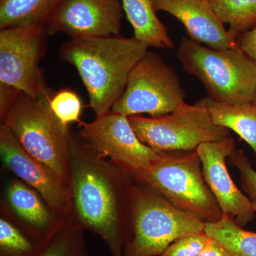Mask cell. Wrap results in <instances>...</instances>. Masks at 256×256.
Returning <instances> with one entry per match:
<instances>
[{"label":"cell","instance_id":"obj_1","mask_svg":"<svg viewBox=\"0 0 256 256\" xmlns=\"http://www.w3.org/2000/svg\"><path fill=\"white\" fill-rule=\"evenodd\" d=\"M148 50L136 37L116 35L70 38L60 46V57L76 69L98 117L111 111L133 67Z\"/></svg>","mask_w":256,"mask_h":256},{"label":"cell","instance_id":"obj_2","mask_svg":"<svg viewBox=\"0 0 256 256\" xmlns=\"http://www.w3.org/2000/svg\"><path fill=\"white\" fill-rule=\"evenodd\" d=\"M176 56L184 70L203 84L207 97L224 104H252L256 63L240 48L215 50L183 37Z\"/></svg>","mask_w":256,"mask_h":256},{"label":"cell","instance_id":"obj_3","mask_svg":"<svg viewBox=\"0 0 256 256\" xmlns=\"http://www.w3.org/2000/svg\"><path fill=\"white\" fill-rule=\"evenodd\" d=\"M136 176L174 206L205 224L218 222L223 216L205 181L196 150L162 152L149 168Z\"/></svg>","mask_w":256,"mask_h":256},{"label":"cell","instance_id":"obj_4","mask_svg":"<svg viewBox=\"0 0 256 256\" xmlns=\"http://www.w3.org/2000/svg\"><path fill=\"white\" fill-rule=\"evenodd\" d=\"M50 100L20 92L2 121L25 150L62 182L68 168L72 141L68 127L53 114Z\"/></svg>","mask_w":256,"mask_h":256},{"label":"cell","instance_id":"obj_5","mask_svg":"<svg viewBox=\"0 0 256 256\" xmlns=\"http://www.w3.org/2000/svg\"><path fill=\"white\" fill-rule=\"evenodd\" d=\"M133 216L134 234L124 256H160L175 240L204 232V222L153 190L134 193Z\"/></svg>","mask_w":256,"mask_h":256},{"label":"cell","instance_id":"obj_6","mask_svg":"<svg viewBox=\"0 0 256 256\" xmlns=\"http://www.w3.org/2000/svg\"><path fill=\"white\" fill-rule=\"evenodd\" d=\"M128 120L139 139L160 152L196 150L203 143L230 137L229 130L213 122L203 99L194 105L184 102L165 116H130Z\"/></svg>","mask_w":256,"mask_h":256},{"label":"cell","instance_id":"obj_7","mask_svg":"<svg viewBox=\"0 0 256 256\" xmlns=\"http://www.w3.org/2000/svg\"><path fill=\"white\" fill-rule=\"evenodd\" d=\"M186 92L176 72L158 54L148 52L134 65L124 94L111 111L130 116L159 117L184 102Z\"/></svg>","mask_w":256,"mask_h":256},{"label":"cell","instance_id":"obj_8","mask_svg":"<svg viewBox=\"0 0 256 256\" xmlns=\"http://www.w3.org/2000/svg\"><path fill=\"white\" fill-rule=\"evenodd\" d=\"M48 36L40 24L0 30V82L32 97H52L40 67Z\"/></svg>","mask_w":256,"mask_h":256},{"label":"cell","instance_id":"obj_9","mask_svg":"<svg viewBox=\"0 0 256 256\" xmlns=\"http://www.w3.org/2000/svg\"><path fill=\"white\" fill-rule=\"evenodd\" d=\"M74 194L82 223L98 234L114 256H122V239L114 190L108 178L92 165L76 163Z\"/></svg>","mask_w":256,"mask_h":256},{"label":"cell","instance_id":"obj_10","mask_svg":"<svg viewBox=\"0 0 256 256\" xmlns=\"http://www.w3.org/2000/svg\"><path fill=\"white\" fill-rule=\"evenodd\" d=\"M80 136L88 148L110 158L134 176L149 168L162 153L139 139L127 116L112 111L82 124Z\"/></svg>","mask_w":256,"mask_h":256},{"label":"cell","instance_id":"obj_11","mask_svg":"<svg viewBox=\"0 0 256 256\" xmlns=\"http://www.w3.org/2000/svg\"><path fill=\"white\" fill-rule=\"evenodd\" d=\"M124 14L120 0H62L46 26L48 34L70 38L116 36Z\"/></svg>","mask_w":256,"mask_h":256},{"label":"cell","instance_id":"obj_12","mask_svg":"<svg viewBox=\"0 0 256 256\" xmlns=\"http://www.w3.org/2000/svg\"><path fill=\"white\" fill-rule=\"evenodd\" d=\"M201 160L205 181L224 214L244 228L255 217L248 196L235 184L226 160L236 150V142L228 137L218 142L203 143L196 150Z\"/></svg>","mask_w":256,"mask_h":256},{"label":"cell","instance_id":"obj_13","mask_svg":"<svg viewBox=\"0 0 256 256\" xmlns=\"http://www.w3.org/2000/svg\"><path fill=\"white\" fill-rule=\"evenodd\" d=\"M156 12H164L182 24L188 38L215 50L239 48L214 10L210 0H154Z\"/></svg>","mask_w":256,"mask_h":256},{"label":"cell","instance_id":"obj_14","mask_svg":"<svg viewBox=\"0 0 256 256\" xmlns=\"http://www.w3.org/2000/svg\"><path fill=\"white\" fill-rule=\"evenodd\" d=\"M0 154L4 164L25 182L38 190L54 208L65 202V192L60 181L47 166L25 150L12 132L2 124Z\"/></svg>","mask_w":256,"mask_h":256},{"label":"cell","instance_id":"obj_15","mask_svg":"<svg viewBox=\"0 0 256 256\" xmlns=\"http://www.w3.org/2000/svg\"><path fill=\"white\" fill-rule=\"evenodd\" d=\"M134 37L146 46L172 50L174 43L156 14L154 0H120Z\"/></svg>","mask_w":256,"mask_h":256},{"label":"cell","instance_id":"obj_16","mask_svg":"<svg viewBox=\"0 0 256 256\" xmlns=\"http://www.w3.org/2000/svg\"><path fill=\"white\" fill-rule=\"evenodd\" d=\"M203 99L215 124L234 131L252 148L256 158V108L252 104H224Z\"/></svg>","mask_w":256,"mask_h":256},{"label":"cell","instance_id":"obj_17","mask_svg":"<svg viewBox=\"0 0 256 256\" xmlns=\"http://www.w3.org/2000/svg\"><path fill=\"white\" fill-rule=\"evenodd\" d=\"M62 0H0V30L30 24L46 25Z\"/></svg>","mask_w":256,"mask_h":256},{"label":"cell","instance_id":"obj_18","mask_svg":"<svg viewBox=\"0 0 256 256\" xmlns=\"http://www.w3.org/2000/svg\"><path fill=\"white\" fill-rule=\"evenodd\" d=\"M204 233L218 242L232 256H256V233L242 228L228 216L205 224Z\"/></svg>","mask_w":256,"mask_h":256},{"label":"cell","instance_id":"obj_19","mask_svg":"<svg viewBox=\"0 0 256 256\" xmlns=\"http://www.w3.org/2000/svg\"><path fill=\"white\" fill-rule=\"evenodd\" d=\"M8 196L15 212L32 228L38 232L46 229L50 222V213L33 190L15 181L8 188Z\"/></svg>","mask_w":256,"mask_h":256},{"label":"cell","instance_id":"obj_20","mask_svg":"<svg viewBox=\"0 0 256 256\" xmlns=\"http://www.w3.org/2000/svg\"><path fill=\"white\" fill-rule=\"evenodd\" d=\"M210 2L236 40L256 26V0H210Z\"/></svg>","mask_w":256,"mask_h":256},{"label":"cell","instance_id":"obj_21","mask_svg":"<svg viewBox=\"0 0 256 256\" xmlns=\"http://www.w3.org/2000/svg\"><path fill=\"white\" fill-rule=\"evenodd\" d=\"M44 246L36 247L12 224L0 220L2 256H38Z\"/></svg>","mask_w":256,"mask_h":256},{"label":"cell","instance_id":"obj_22","mask_svg":"<svg viewBox=\"0 0 256 256\" xmlns=\"http://www.w3.org/2000/svg\"><path fill=\"white\" fill-rule=\"evenodd\" d=\"M52 112L64 126L78 122L82 108V101L78 94L68 88L60 89L50 98Z\"/></svg>","mask_w":256,"mask_h":256},{"label":"cell","instance_id":"obj_23","mask_svg":"<svg viewBox=\"0 0 256 256\" xmlns=\"http://www.w3.org/2000/svg\"><path fill=\"white\" fill-rule=\"evenodd\" d=\"M38 256H86L82 242L76 234L65 232L54 236Z\"/></svg>","mask_w":256,"mask_h":256},{"label":"cell","instance_id":"obj_24","mask_svg":"<svg viewBox=\"0 0 256 256\" xmlns=\"http://www.w3.org/2000/svg\"><path fill=\"white\" fill-rule=\"evenodd\" d=\"M229 162L238 170L242 190L247 194L256 214V171L252 168L244 150L234 152L228 158Z\"/></svg>","mask_w":256,"mask_h":256},{"label":"cell","instance_id":"obj_25","mask_svg":"<svg viewBox=\"0 0 256 256\" xmlns=\"http://www.w3.org/2000/svg\"><path fill=\"white\" fill-rule=\"evenodd\" d=\"M210 240L204 232L182 237L173 242L160 256H196Z\"/></svg>","mask_w":256,"mask_h":256},{"label":"cell","instance_id":"obj_26","mask_svg":"<svg viewBox=\"0 0 256 256\" xmlns=\"http://www.w3.org/2000/svg\"><path fill=\"white\" fill-rule=\"evenodd\" d=\"M20 92H21L14 88L0 82V114L2 120L14 104Z\"/></svg>","mask_w":256,"mask_h":256},{"label":"cell","instance_id":"obj_27","mask_svg":"<svg viewBox=\"0 0 256 256\" xmlns=\"http://www.w3.org/2000/svg\"><path fill=\"white\" fill-rule=\"evenodd\" d=\"M240 50L256 63V26L236 40Z\"/></svg>","mask_w":256,"mask_h":256},{"label":"cell","instance_id":"obj_28","mask_svg":"<svg viewBox=\"0 0 256 256\" xmlns=\"http://www.w3.org/2000/svg\"><path fill=\"white\" fill-rule=\"evenodd\" d=\"M196 256H232L218 242L210 238L206 246Z\"/></svg>","mask_w":256,"mask_h":256},{"label":"cell","instance_id":"obj_29","mask_svg":"<svg viewBox=\"0 0 256 256\" xmlns=\"http://www.w3.org/2000/svg\"><path fill=\"white\" fill-rule=\"evenodd\" d=\"M252 105L254 106V107L256 108V90L255 92V96H254V100H252Z\"/></svg>","mask_w":256,"mask_h":256}]
</instances>
